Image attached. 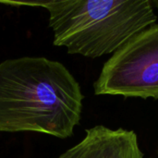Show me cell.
<instances>
[{
    "mask_svg": "<svg viewBox=\"0 0 158 158\" xmlns=\"http://www.w3.org/2000/svg\"><path fill=\"white\" fill-rule=\"evenodd\" d=\"M81 86L60 62L24 56L0 63V132L66 139L80 123Z\"/></svg>",
    "mask_w": 158,
    "mask_h": 158,
    "instance_id": "6da1fadb",
    "label": "cell"
},
{
    "mask_svg": "<svg viewBox=\"0 0 158 158\" xmlns=\"http://www.w3.org/2000/svg\"><path fill=\"white\" fill-rule=\"evenodd\" d=\"M150 1H151V3H152L154 7L158 8V0H150Z\"/></svg>",
    "mask_w": 158,
    "mask_h": 158,
    "instance_id": "5b68a950",
    "label": "cell"
},
{
    "mask_svg": "<svg viewBox=\"0 0 158 158\" xmlns=\"http://www.w3.org/2000/svg\"><path fill=\"white\" fill-rule=\"evenodd\" d=\"M97 95L158 99V23L141 31L104 64Z\"/></svg>",
    "mask_w": 158,
    "mask_h": 158,
    "instance_id": "3957f363",
    "label": "cell"
},
{
    "mask_svg": "<svg viewBox=\"0 0 158 158\" xmlns=\"http://www.w3.org/2000/svg\"><path fill=\"white\" fill-rule=\"evenodd\" d=\"M57 158H143L132 131L98 125L86 130L85 137Z\"/></svg>",
    "mask_w": 158,
    "mask_h": 158,
    "instance_id": "277c9868",
    "label": "cell"
},
{
    "mask_svg": "<svg viewBox=\"0 0 158 158\" xmlns=\"http://www.w3.org/2000/svg\"><path fill=\"white\" fill-rule=\"evenodd\" d=\"M40 5L49 12L54 44L91 58L114 54L157 19L150 0H64Z\"/></svg>",
    "mask_w": 158,
    "mask_h": 158,
    "instance_id": "7a4b0ae2",
    "label": "cell"
}]
</instances>
